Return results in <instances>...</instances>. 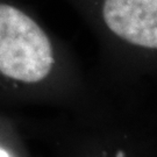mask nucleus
Returning a JSON list of instances; mask_svg holds the SVG:
<instances>
[{"label":"nucleus","mask_w":157,"mask_h":157,"mask_svg":"<svg viewBox=\"0 0 157 157\" xmlns=\"http://www.w3.org/2000/svg\"><path fill=\"white\" fill-rule=\"evenodd\" d=\"M64 48L22 0H0V78L40 86L54 77Z\"/></svg>","instance_id":"obj_1"},{"label":"nucleus","mask_w":157,"mask_h":157,"mask_svg":"<svg viewBox=\"0 0 157 157\" xmlns=\"http://www.w3.org/2000/svg\"><path fill=\"white\" fill-rule=\"evenodd\" d=\"M105 49L135 59H157V0H62Z\"/></svg>","instance_id":"obj_2"},{"label":"nucleus","mask_w":157,"mask_h":157,"mask_svg":"<svg viewBox=\"0 0 157 157\" xmlns=\"http://www.w3.org/2000/svg\"><path fill=\"white\" fill-rule=\"evenodd\" d=\"M117 157H124V152H119L118 155H117Z\"/></svg>","instance_id":"obj_4"},{"label":"nucleus","mask_w":157,"mask_h":157,"mask_svg":"<svg viewBox=\"0 0 157 157\" xmlns=\"http://www.w3.org/2000/svg\"><path fill=\"white\" fill-rule=\"evenodd\" d=\"M0 157H11V156H10V154L6 151V150L0 148Z\"/></svg>","instance_id":"obj_3"}]
</instances>
